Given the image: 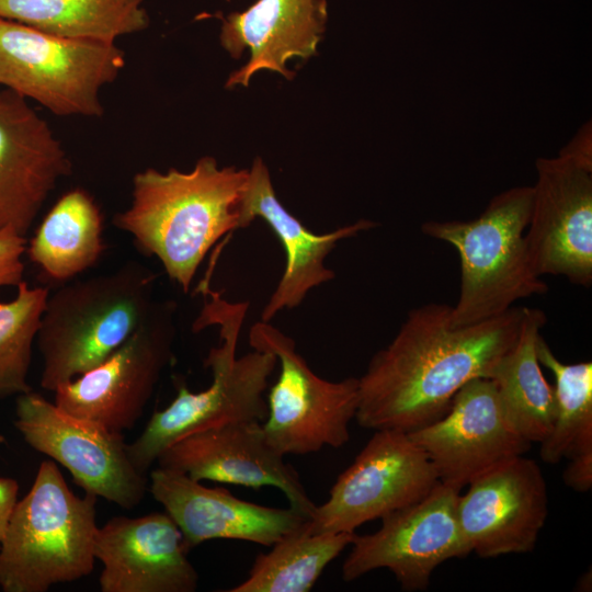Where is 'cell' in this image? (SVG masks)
<instances>
[{"label": "cell", "mask_w": 592, "mask_h": 592, "mask_svg": "<svg viewBox=\"0 0 592 592\" xmlns=\"http://www.w3.org/2000/svg\"><path fill=\"white\" fill-rule=\"evenodd\" d=\"M578 160L592 163V126L591 121L584 123L559 151Z\"/></svg>", "instance_id": "f1b7e54d"}, {"label": "cell", "mask_w": 592, "mask_h": 592, "mask_svg": "<svg viewBox=\"0 0 592 592\" xmlns=\"http://www.w3.org/2000/svg\"><path fill=\"white\" fill-rule=\"evenodd\" d=\"M14 426L87 493L130 510L148 491L147 475L130 462L123 433L71 414L33 390L16 397Z\"/></svg>", "instance_id": "30bf717a"}, {"label": "cell", "mask_w": 592, "mask_h": 592, "mask_svg": "<svg viewBox=\"0 0 592 592\" xmlns=\"http://www.w3.org/2000/svg\"><path fill=\"white\" fill-rule=\"evenodd\" d=\"M197 292L203 296V306L193 322V331L210 326L219 329V345L212 348L204 360L213 380L197 392L179 383L174 399L156 411L140 435L127 444L130 462L146 475L164 449L190 434L235 421L264 422L267 417L264 394L277 358L270 351L255 349L237 355L249 303H231L212 289L210 272Z\"/></svg>", "instance_id": "3957f363"}, {"label": "cell", "mask_w": 592, "mask_h": 592, "mask_svg": "<svg viewBox=\"0 0 592 592\" xmlns=\"http://www.w3.org/2000/svg\"><path fill=\"white\" fill-rule=\"evenodd\" d=\"M540 365L555 377V419L539 455L548 464L561 459H592V363L559 361L542 334L536 342Z\"/></svg>", "instance_id": "484cf974"}, {"label": "cell", "mask_w": 592, "mask_h": 592, "mask_svg": "<svg viewBox=\"0 0 592 592\" xmlns=\"http://www.w3.org/2000/svg\"><path fill=\"white\" fill-rule=\"evenodd\" d=\"M524 307L466 326L452 306L428 303L407 315L395 338L358 379L357 423L368 430L411 432L445 414L457 391L490 378L515 344Z\"/></svg>", "instance_id": "6da1fadb"}, {"label": "cell", "mask_w": 592, "mask_h": 592, "mask_svg": "<svg viewBox=\"0 0 592 592\" xmlns=\"http://www.w3.org/2000/svg\"><path fill=\"white\" fill-rule=\"evenodd\" d=\"M408 434L426 454L439 480L459 491L532 445L510 422L490 378L468 382L444 415Z\"/></svg>", "instance_id": "5bb4252c"}, {"label": "cell", "mask_w": 592, "mask_h": 592, "mask_svg": "<svg viewBox=\"0 0 592 592\" xmlns=\"http://www.w3.org/2000/svg\"><path fill=\"white\" fill-rule=\"evenodd\" d=\"M48 295L23 281L13 299L0 300V400L32 390L27 376Z\"/></svg>", "instance_id": "4316f807"}, {"label": "cell", "mask_w": 592, "mask_h": 592, "mask_svg": "<svg viewBox=\"0 0 592 592\" xmlns=\"http://www.w3.org/2000/svg\"><path fill=\"white\" fill-rule=\"evenodd\" d=\"M159 467L193 480L280 489L308 520L316 504L297 471L267 441L259 421H235L190 434L164 449Z\"/></svg>", "instance_id": "2e32d148"}, {"label": "cell", "mask_w": 592, "mask_h": 592, "mask_svg": "<svg viewBox=\"0 0 592 592\" xmlns=\"http://www.w3.org/2000/svg\"><path fill=\"white\" fill-rule=\"evenodd\" d=\"M441 481L426 454L400 430H376L307 521L312 533H355L413 504Z\"/></svg>", "instance_id": "8fae6325"}, {"label": "cell", "mask_w": 592, "mask_h": 592, "mask_svg": "<svg viewBox=\"0 0 592 592\" xmlns=\"http://www.w3.org/2000/svg\"><path fill=\"white\" fill-rule=\"evenodd\" d=\"M355 533H312L307 521L259 554L248 578L228 592H308Z\"/></svg>", "instance_id": "d4e9b609"}, {"label": "cell", "mask_w": 592, "mask_h": 592, "mask_svg": "<svg viewBox=\"0 0 592 592\" xmlns=\"http://www.w3.org/2000/svg\"><path fill=\"white\" fill-rule=\"evenodd\" d=\"M146 0H0V19L71 39L115 43L146 30Z\"/></svg>", "instance_id": "cb8c5ba5"}, {"label": "cell", "mask_w": 592, "mask_h": 592, "mask_svg": "<svg viewBox=\"0 0 592 592\" xmlns=\"http://www.w3.org/2000/svg\"><path fill=\"white\" fill-rule=\"evenodd\" d=\"M104 250L101 210L86 190L77 187L53 205L25 253L49 280L68 282L94 266Z\"/></svg>", "instance_id": "7402d4cb"}, {"label": "cell", "mask_w": 592, "mask_h": 592, "mask_svg": "<svg viewBox=\"0 0 592 592\" xmlns=\"http://www.w3.org/2000/svg\"><path fill=\"white\" fill-rule=\"evenodd\" d=\"M180 528L164 512L113 516L99 526L94 556L101 592H194L198 573Z\"/></svg>", "instance_id": "ac0fdd59"}, {"label": "cell", "mask_w": 592, "mask_h": 592, "mask_svg": "<svg viewBox=\"0 0 592 592\" xmlns=\"http://www.w3.org/2000/svg\"><path fill=\"white\" fill-rule=\"evenodd\" d=\"M19 483L15 479L9 477H0V545L13 511L18 501Z\"/></svg>", "instance_id": "f546056e"}, {"label": "cell", "mask_w": 592, "mask_h": 592, "mask_svg": "<svg viewBox=\"0 0 592 592\" xmlns=\"http://www.w3.org/2000/svg\"><path fill=\"white\" fill-rule=\"evenodd\" d=\"M546 321L543 310L524 307L519 338L490 377L510 422L530 443H542L555 419L554 387L545 378L536 352Z\"/></svg>", "instance_id": "603a6c76"}, {"label": "cell", "mask_w": 592, "mask_h": 592, "mask_svg": "<svg viewBox=\"0 0 592 592\" xmlns=\"http://www.w3.org/2000/svg\"><path fill=\"white\" fill-rule=\"evenodd\" d=\"M248 177L249 170L220 168L209 156L190 171L145 169L135 173L130 204L114 216V226L187 293L208 251L241 229Z\"/></svg>", "instance_id": "7a4b0ae2"}, {"label": "cell", "mask_w": 592, "mask_h": 592, "mask_svg": "<svg viewBox=\"0 0 592 592\" xmlns=\"http://www.w3.org/2000/svg\"><path fill=\"white\" fill-rule=\"evenodd\" d=\"M467 487L457 500V520L470 553L492 558L534 549L547 519L548 496L533 459H509Z\"/></svg>", "instance_id": "9a60e30c"}, {"label": "cell", "mask_w": 592, "mask_h": 592, "mask_svg": "<svg viewBox=\"0 0 592 592\" xmlns=\"http://www.w3.org/2000/svg\"><path fill=\"white\" fill-rule=\"evenodd\" d=\"M156 280L149 267L129 261L49 294L35 342L43 357L41 387L55 391L121 346L151 312Z\"/></svg>", "instance_id": "277c9868"}, {"label": "cell", "mask_w": 592, "mask_h": 592, "mask_svg": "<svg viewBox=\"0 0 592 592\" xmlns=\"http://www.w3.org/2000/svg\"><path fill=\"white\" fill-rule=\"evenodd\" d=\"M533 186L508 189L473 220H429L421 231L453 246L460 260V291L452 323L466 326L497 317L524 298L543 295L548 285L532 269L525 231Z\"/></svg>", "instance_id": "8992f818"}, {"label": "cell", "mask_w": 592, "mask_h": 592, "mask_svg": "<svg viewBox=\"0 0 592 592\" xmlns=\"http://www.w3.org/2000/svg\"><path fill=\"white\" fill-rule=\"evenodd\" d=\"M459 490L440 482L420 501L383 516L372 534L356 535L342 579L388 569L405 591L425 590L443 562L470 554L457 520Z\"/></svg>", "instance_id": "7c38bea8"}, {"label": "cell", "mask_w": 592, "mask_h": 592, "mask_svg": "<svg viewBox=\"0 0 592 592\" xmlns=\"http://www.w3.org/2000/svg\"><path fill=\"white\" fill-rule=\"evenodd\" d=\"M255 218L271 227L286 257L281 280L261 311V321L265 322L284 309L298 307L311 289L334 278L325 261L339 241L376 227L372 220L360 219L326 234L310 231L278 201L270 171L260 157L249 170L241 202V228Z\"/></svg>", "instance_id": "ffe728a7"}, {"label": "cell", "mask_w": 592, "mask_h": 592, "mask_svg": "<svg viewBox=\"0 0 592 592\" xmlns=\"http://www.w3.org/2000/svg\"><path fill=\"white\" fill-rule=\"evenodd\" d=\"M181 531L185 548L210 539H238L273 546L308 519L299 511L265 506L239 499L224 488L157 466L149 474V488Z\"/></svg>", "instance_id": "d6986e66"}, {"label": "cell", "mask_w": 592, "mask_h": 592, "mask_svg": "<svg viewBox=\"0 0 592 592\" xmlns=\"http://www.w3.org/2000/svg\"><path fill=\"white\" fill-rule=\"evenodd\" d=\"M125 65L115 43L59 37L0 19V86L55 115L101 117V91Z\"/></svg>", "instance_id": "52a82bcc"}, {"label": "cell", "mask_w": 592, "mask_h": 592, "mask_svg": "<svg viewBox=\"0 0 592 592\" xmlns=\"http://www.w3.org/2000/svg\"><path fill=\"white\" fill-rule=\"evenodd\" d=\"M255 350L272 352L280 374L266 396L262 428L269 443L283 456L306 455L350 441V423L358 406V379L339 382L318 376L299 354L295 341L270 322L259 321L249 332Z\"/></svg>", "instance_id": "ba28073f"}, {"label": "cell", "mask_w": 592, "mask_h": 592, "mask_svg": "<svg viewBox=\"0 0 592 592\" xmlns=\"http://www.w3.org/2000/svg\"><path fill=\"white\" fill-rule=\"evenodd\" d=\"M98 497L75 494L53 459L18 500L0 545V589L45 592L89 576L96 561Z\"/></svg>", "instance_id": "5b68a950"}, {"label": "cell", "mask_w": 592, "mask_h": 592, "mask_svg": "<svg viewBox=\"0 0 592 592\" xmlns=\"http://www.w3.org/2000/svg\"><path fill=\"white\" fill-rule=\"evenodd\" d=\"M71 161L48 123L14 92L0 90V230L26 237Z\"/></svg>", "instance_id": "e0dca14e"}, {"label": "cell", "mask_w": 592, "mask_h": 592, "mask_svg": "<svg viewBox=\"0 0 592 592\" xmlns=\"http://www.w3.org/2000/svg\"><path fill=\"white\" fill-rule=\"evenodd\" d=\"M175 309L173 300L156 301L146 320L111 355L55 389V405L114 432L133 429L174 360Z\"/></svg>", "instance_id": "9c48e42d"}, {"label": "cell", "mask_w": 592, "mask_h": 592, "mask_svg": "<svg viewBox=\"0 0 592 592\" xmlns=\"http://www.w3.org/2000/svg\"><path fill=\"white\" fill-rule=\"evenodd\" d=\"M328 21L326 0H257L241 12L221 18L220 44L232 58L250 50L248 62L234 71L226 88L247 87L260 70L295 77L287 69L294 58L308 59L317 54Z\"/></svg>", "instance_id": "44dd1931"}, {"label": "cell", "mask_w": 592, "mask_h": 592, "mask_svg": "<svg viewBox=\"0 0 592 592\" xmlns=\"http://www.w3.org/2000/svg\"><path fill=\"white\" fill-rule=\"evenodd\" d=\"M26 237L12 228L0 230V288L16 287L23 282Z\"/></svg>", "instance_id": "83f0119b"}, {"label": "cell", "mask_w": 592, "mask_h": 592, "mask_svg": "<svg viewBox=\"0 0 592 592\" xmlns=\"http://www.w3.org/2000/svg\"><path fill=\"white\" fill-rule=\"evenodd\" d=\"M533 207L525 243L533 271L592 283V163L558 153L535 162Z\"/></svg>", "instance_id": "4fadbf2b"}]
</instances>
